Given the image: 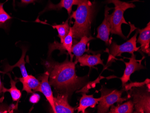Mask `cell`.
I'll return each instance as SVG.
<instances>
[{"mask_svg":"<svg viewBox=\"0 0 150 113\" xmlns=\"http://www.w3.org/2000/svg\"><path fill=\"white\" fill-rule=\"evenodd\" d=\"M75 64L67 59L62 63L47 62L45 66L50 73V84L58 93L69 95L86 85V77L76 75Z\"/></svg>","mask_w":150,"mask_h":113,"instance_id":"6da1fadb","label":"cell"},{"mask_svg":"<svg viewBox=\"0 0 150 113\" xmlns=\"http://www.w3.org/2000/svg\"><path fill=\"white\" fill-rule=\"evenodd\" d=\"M77 8L71 15L70 18L75 20L71 27L73 38L80 39L84 36L90 37L91 25L95 12V3L89 0H81Z\"/></svg>","mask_w":150,"mask_h":113,"instance_id":"7a4b0ae2","label":"cell"},{"mask_svg":"<svg viewBox=\"0 0 150 113\" xmlns=\"http://www.w3.org/2000/svg\"><path fill=\"white\" fill-rule=\"evenodd\" d=\"M107 4L112 3L114 5V11L111 15H109V21L111 25V32L112 34L118 35L126 39V37L123 34L121 25L123 23L128 24L124 17V13L127 9L134 8L135 5L133 3L124 2L120 0H106Z\"/></svg>","mask_w":150,"mask_h":113,"instance_id":"3957f363","label":"cell"},{"mask_svg":"<svg viewBox=\"0 0 150 113\" xmlns=\"http://www.w3.org/2000/svg\"><path fill=\"white\" fill-rule=\"evenodd\" d=\"M125 91L124 88L119 91L107 89L105 87L102 86L100 90L101 93V99L98 106V113H108L110 107L115 103L121 104L126 101L129 97H121L122 93Z\"/></svg>","mask_w":150,"mask_h":113,"instance_id":"277c9868","label":"cell"},{"mask_svg":"<svg viewBox=\"0 0 150 113\" xmlns=\"http://www.w3.org/2000/svg\"><path fill=\"white\" fill-rule=\"evenodd\" d=\"M138 33V31H136L135 34L132 38L120 45L117 44L115 42H112L109 49L106 51L109 53L107 63L114 62L116 59L115 57H121V54L123 53L128 52L132 55L134 54V52L138 51L140 49V46H137V37Z\"/></svg>","mask_w":150,"mask_h":113,"instance_id":"5b68a950","label":"cell"},{"mask_svg":"<svg viewBox=\"0 0 150 113\" xmlns=\"http://www.w3.org/2000/svg\"><path fill=\"white\" fill-rule=\"evenodd\" d=\"M73 34L71 28H70L69 34L64 39L63 43H59L54 41V43L49 45L48 56L51 55V53L55 50H59L60 51L59 55H62L67 51L71 57V61H72L73 56L71 53V48L73 44Z\"/></svg>","mask_w":150,"mask_h":113,"instance_id":"8992f818","label":"cell"},{"mask_svg":"<svg viewBox=\"0 0 150 113\" xmlns=\"http://www.w3.org/2000/svg\"><path fill=\"white\" fill-rule=\"evenodd\" d=\"M144 58V56L141 60H137L136 59V55L134 54L132 55L130 58H129V62L123 61L125 65V69L123 75L120 78L123 87L126 83L130 80V76L133 73L136 71L145 69V67L142 64V61Z\"/></svg>","mask_w":150,"mask_h":113,"instance_id":"52a82bcc","label":"cell"},{"mask_svg":"<svg viewBox=\"0 0 150 113\" xmlns=\"http://www.w3.org/2000/svg\"><path fill=\"white\" fill-rule=\"evenodd\" d=\"M113 9V8H109L107 6H105L104 19L97 28V38L105 42L107 45H109L112 43L109 40V35L111 33V25L108 18L109 11Z\"/></svg>","mask_w":150,"mask_h":113,"instance_id":"ba28073f","label":"cell"},{"mask_svg":"<svg viewBox=\"0 0 150 113\" xmlns=\"http://www.w3.org/2000/svg\"><path fill=\"white\" fill-rule=\"evenodd\" d=\"M134 95L135 111L134 113H150V96L146 93L138 92Z\"/></svg>","mask_w":150,"mask_h":113,"instance_id":"9c48e42d","label":"cell"},{"mask_svg":"<svg viewBox=\"0 0 150 113\" xmlns=\"http://www.w3.org/2000/svg\"><path fill=\"white\" fill-rule=\"evenodd\" d=\"M50 73L48 71L45 72L44 74L39 77V79L41 81L38 92L42 93L48 102L51 106L52 112H54V97L53 92L51 90V86L49 81Z\"/></svg>","mask_w":150,"mask_h":113,"instance_id":"30bf717a","label":"cell"},{"mask_svg":"<svg viewBox=\"0 0 150 113\" xmlns=\"http://www.w3.org/2000/svg\"><path fill=\"white\" fill-rule=\"evenodd\" d=\"M69 95L67 93H58L54 97V113H73L75 108L72 107L68 102Z\"/></svg>","mask_w":150,"mask_h":113,"instance_id":"8fae6325","label":"cell"},{"mask_svg":"<svg viewBox=\"0 0 150 113\" xmlns=\"http://www.w3.org/2000/svg\"><path fill=\"white\" fill-rule=\"evenodd\" d=\"M139 36L137 40V43L140 44V51L146 53L150 56V23L149 22L146 27L143 29H138Z\"/></svg>","mask_w":150,"mask_h":113,"instance_id":"7c38bea8","label":"cell"},{"mask_svg":"<svg viewBox=\"0 0 150 113\" xmlns=\"http://www.w3.org/2000/svg\"><path fill=\"white\" fill-rule=\"evenodd\" d=\"M81 0H61L60 2L57 4H54L49 1L48 5L41 13L51 10H59L64 8L67 11V13L70 16L72 11V7L74 5H78Z\"/></svg>","mask_w":150,"mask_h":113,"instance_id":"4fadbf2b","label":"cell"},{"mask_svg":"<svg viewBox=\"0 0 150 113\" xmlns=\"http://www.w3.org/2000/svg\"><path fill=\"white\" fill-rule=\"evenodd\" d=\"M93 39H95V38H93L92 36L90 37L84 36L80 39L79 42L72 45L71 53H73V55L76 56L75 62L79 57L83 55L85 52H90V51H88L89 50L86 49L87 45L88 44L89 42Z\"/></svg>","mask_w":150,"mask_h":113,"instance_id":"5bb4252c","label":"cell"},{"mask_svg":"<svg viewBox=\"0 0 150 113\" xmlns=\"http://www.w3.org/2000/svg\"><path fill=\"white\" fill-rule=\"evenodd\" d=\"M77 62L80 63L81 66H88L90 68L93 67L98 65H102L104 66L103 60L101 59V54L97 55L85 54L80 56L77 59L75 64Z\"/></svg>","mask_w":150,"mask_h":113,"instance_id":"9a60e30c","label":"cell"},{"mask_svg":"<svg viewBox=\"0 0 150 113\" xmlns=\"http://www.w3.org/2000/svg\"><path fill=\"white\" fill-rule=\"evenodd\" d=\"M23 85V91H26L27 93H33L34 92H38L40 82L33 76L28 75L25 77L18 78Z\"/></svg>","mask_w":150,"mask_h":113,"instance_id":"2e32d148","label":"cell"},{"mask_svg":"<svg viewBox=\"0 0 150 113\" xmlns=\"http://www.w3.org/2000/svg\"><path fill=\"white\" fill-rule=\"evenodd\" d=\"M81 98L80 100V104L79 106L76 108L77 112H81L85 113L86 110L87 108L95 107L97 104H98L101 99V97L95 98L93 97V95H87L86 93H83L82 94Z\"/></svg>","mask_w":150,"mask_h":113,"instance_id":"e0dca14e","label":"cell"},{"mask_svg":"<svg viewBox=\"0 0 150 113\" xmlns=\"http://www.w3.org/2000/svg\"><path fill=\"white\" fill-rule=\"evenodd\" d=\"M22 50V55L21 57L16 64L12 66H10L9 65H7L5 66V69H4V74H6L8 72L11 71L15 67H18L20 69L21 72L22 77H25L28 75L26 67H25L26 62H25V60H24L25 55H26L27 50L25 48H23Z\"/></svg>","mask_w":150,"mask_h":113,"instance_id":"ac0fdd59","label":"cell"},{"mask_svg":"<svg viewBox=\"0 0 150 113\" xmlns=\"http://www.w3.org/2000/svg\"><path fill=\"white\" fill-rule=\"evenodd\" d=\"M109 113H132L134 110V104L132 101H128L124 104H117V106L114 104L111 106Z\"/></svg>","mask_w":150,"mask_h":113,"instance_id":"d6986e66","label":"cell"},{"mask_svg":"<svg viewBox=\"0 0 150 113\" xmlns=\"http://www.w3.org/2000/svg\"><path fill=\"white\" fill-rule=\"evenodd\" d=\"M8 74L9 77L10 78V82H11V88L10 89H7L5 87L3 88V93L9 92L11 94L12 99L13 102H18L19 101L20 98L22 96L21 92L19 89L17 88L16 84L18 82V81H15L13 80L11 77V75L9 74Z\"/></svg>","mask_w":150,"mask_h":113,"instance_id":"ffe728a7","label":"cell"},{"mask_svg":"<svg viewBox=\"0 0 150 113\" xmlns=\"http://www.w3.org/2000/svg\"><path fill=\"white\" fill-rule=\"evenodd\" d=\"M69 18H68V19L62 24L52 25V27L54 29H57L58 32V37L60 39L61 43H63L64 42V39L68 35L69 32L70 27L69 24Z\"/></svg>","mask_w":150,"mask_h":113,"instance_id":"44dd1931","label":"cell"},{"mask_svg":"<svg viewBox=\"0 0 150 113\" xmlns=\"http://www.w3.org/2000/svg\"><path fill=\"white\" fill-rule=\"evenodd\" d=\"M3 5L0 3V28L6 29L7 23L12 17L4 10Z\"/></svg>","mask_w":150,"mask_h":113,"instance_id":"7402d4cb","label":"cell"},{"mask_svg":"<svg viewBox=\"0 0 150 113\" xmlns=\"http://www.w3.org/2000/svg\"><path fill=\"white\" fill-rule=\"evenodd\" d=\"M148 83H150V79H146L144 82H131L129 84H126L124 87V88L125 90L128 91V90L131 89L133 87H142L145 84L147 85Z\"/></svg>","mask_w":150,"mask_h":113,"instance_id":"603a6c76","label":"cell"},{"mask_svg":"<svg viewBox=\"0 0 150 113\" xmlns=\"http://www.w3.org/2000/svg\"><path fill=\"white\" fill-rule=\"evenodd\" d=\"M16 107V105H13L7 107L5 105H0V113H8L12 112L13 109H14Z\"/></svg>","mask_w":150,"mask_h":113,"instance_id":"cb8c5ba5","label":"cell"},{"mask_svg":"<svg viewBox=\"0 0 150 113\" xmlns=\"http://www.w3.org/2000/svg\"><path fill=\"white\" fill-rule=\"evenodd\" d=\"M40 99V96L38 93H33L30 97L29 101L33 104H36L38 102Z\"/></svg>","mask_w":150,"mask_h":113,"instance_id":"d4e9b609","label":"cell"},{"mask_svg":"<svg viewBox=\"0 0 150 113\" xmlns=\"http://www.w3.org/2000/svg\"><path fill=\"white\" fill-rule=\"evenodd\" d=\"M37 1V0H21V2L24 4H29V3H33Z\"/></svg>","mask_w":150,"mask_h":113,"instance_id":"484cf974","label":"cell"},{"mask_svg":"<svg viewBox=\"0 0 150 113\" xmlns=\"http://www.w3.org/2000/svg\"><path fill=\"white\" fill-rule=\"evenodd\" d=\"M4 87V86H3V83L1 82V77H0V95H1L2 93H3V91Z\"/></svg>","mask_w":150,"mask_h":113,"instance_id":"4316f807","label":"cell"},{"mask_svg":"<svg viewBox=\"0 0 150 113\" xmlns=\"http://www.w3.org/2000/svg\"><path fill=\"white\" fill-rule=\"evenodd\" d=\"M13 4H15V0H13Z\"/></svg>","mask_w":150,"mask_h":113,"instance_id":"83f0119b","label":"cell"}]
</instances>
